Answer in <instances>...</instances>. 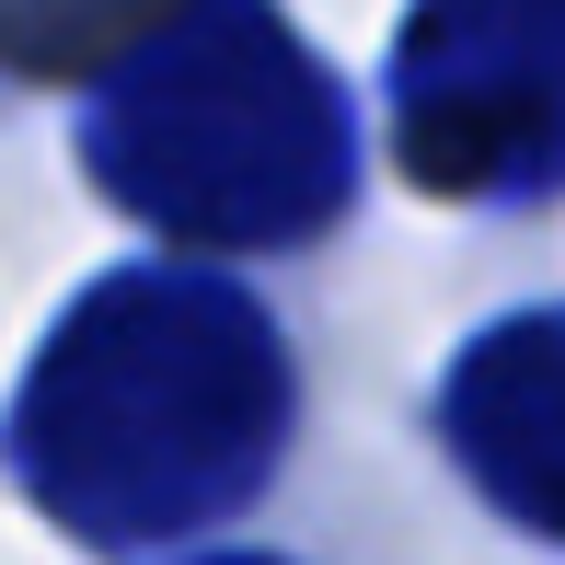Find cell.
<instances>
[{"instance_id": "1", "label": "cell", "mask_w": 565, "mask_h": 565, "mask_svg": "<svg viewBox=\"0 0 565 565\" xmlns=\"http://www.w3.org/2000/svg\"><path fill=\"white\" fill-rule=\"evenodd\" d=\"M12 473L70 543H196L277 484L300 439L289 323L231 266H105L12 393Z\"/></svg>"}, {"instance_id": "2", "label": "cell", "mask_w": 565, "mask_h": 565, "mask_svg": "<svg viewBox=\"0 0 565 565\" xmlns=\"http://www.w3.org/2000/svg\"><path fill=\"white\" fill-rule=\"evenodd\" d=\"M82 173L173 266L312 254L358 209V105L277 0H173L93 70Z\"/></svg>"}, {"instance_id": "3", "label": "cell", "mask_w": 565, "mask_h": 565, "mask_svg": "<svg viewBox=\"0 0 565 565\" xmlns=\"http://www.w3.org/2000/svg\"><path fill=\"white\" fill-rule=\"evenodd\" d=\"M393 162L450 209L565 196V0H416L393 23Z\"/></svg>"}, {"instance_id": "4", "label": "cell", "mask_w": 565, "mask_h": 565, "mask_svg": "<svg viewBox=\"0 0 565 565\" xmlns=\"http://www.w3.org/2000/svg\"><path fill=\"white\" fill-rule=\"evenodd\" d=\"M439 439L484 508L531 543H565V300L497 312L439 370Z\"/></svg>"}, {"instance_id": "5", "label": "cell", "mask_w": 565, "mask_h": 565, "mask_svg": "<svg viewBox=\"0 0 565 565\" xmlns=\"http://www.w3.org/2000/svg\"><path fill=\"white\" fill-rule=\"evenodd\" d=\"M173 0H12L0 12V58H23V70H105L127 35H150Z\"/></svg>"}, {"instance_id": "6", "label": "cell", "mask_w": 565, "mask_h": 565, "mask_svg": "<svg viewBox=\"0 0 565 565\" xmlns=\"http://www.w3.org/2000/svg\"><path fill=\"white\" fill-rule=\"evenodd\" d=\"M173 565H289V554H243V543H209V554H173Z\"/></svg>"}]
</instances>
